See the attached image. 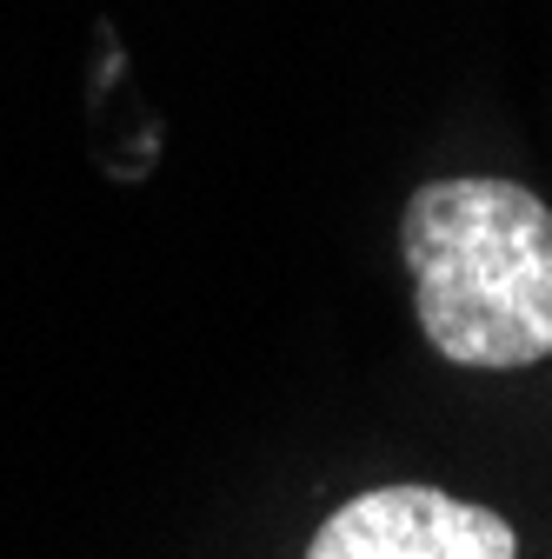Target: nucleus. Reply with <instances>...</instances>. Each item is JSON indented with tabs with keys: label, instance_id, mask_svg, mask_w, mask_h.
<instances>
[{
	"label": "nucleus",
	"instance_id": "2",
	"mask_svg": "<svg viewBox=\"0 0 552 559\" xmlns=\"http://www.w3.org/2000/svg\"><path fill=\"white\" fill-rule=\"evenodd\" d=\"M307 559H519V533L440 486H373L326 513Z\"/></svg>",
	"mask_w": 552,
	"mask_h": 559
},
{
	"label": "nucleus",
	"instance_id": "1",
	"mask_svg": "<svg viewBox=\"0 0 552 559\" xmlns=\"http://www.w3.org/2000/svg\"><path fill=\"white\" fill-rule=\"evenodd\" d=\"M399 253L420 326L459 367H532L552 354V206L513 180H433L406 200Z\"/></svg>",
	"mask_w": 552,
	"mask_h": 559
}]
</instances>
